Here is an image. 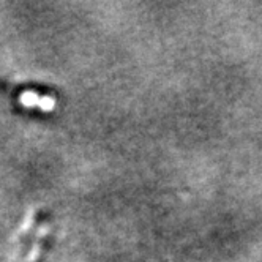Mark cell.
Wrapping results in <instances>:
<instances>
[{
	"instance_id": "cell-1",
	"label": "cell",
	"mask_w": 262,
	"mask_h": 262,
	"mask_svg": "<svg viewBox=\"0 0 262 262\" xmlns=\"http://www.w3.org/2000/svg\"><path fill=\"white\" fill-rule=\"evenodd\" d=\"M40 100L41 98L36 97L33 92H26V93H23V97H21V101H23L24 106H35V104L40 106Z\"/></svg>"
},
{
	"instance_id": "cell-2",
	"label": "cell",
	"mask_w": 262,
	"mask_h": 262,
	"mask_svg": "<svg viewBox=\"0 0 262 262\" xmlns=\"http://www.w3.org/2000/svg\"><path fill=\"white\" fill-rule=\"evenodd\" d=\"M54 106H55V103H54V100L49 98V97H45V98L40 100V107L45 109V111H51V109H54Z\"/></svg>"
}]
</instances>
